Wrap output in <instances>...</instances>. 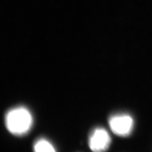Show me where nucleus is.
I'll use <instances>...</instances> for the list:
<instances>
[{
  "label": "nucleus",
  "instance_id": "nucleus-1",
  "mask_svg": "<svg viewBox=\"0 0 152 152\" xmlns=\"http://www.w3.org/2000/svg\"><path fill=\"white\" fill-rule=\"evenodd\" d=\"M5 121L10 132L17 136L26 134L33 122L31 113L24 107H17L10 110L7 114Z\"/></svg>",
  "mask_w": 152,
  "mask_h": 152
},
{
  "label": "nucleus",
  "instance_id": "nucleus-2",
  "mask_svg": "<svg viewBox=\"0 0 152 152\" xmlns=\"http://www.w3.org/2000/svg\"><path fill=\"white\" fill-rule=\"evenodd\" d=\"M109 125L115 134L125 136L130 134L132 129L133 120L128 115H117L110 118Z\"/></svg>",
  "mask_w": 152,
  "mask_h": 152
},
{
  "label": "nucleus",
  "instance_id": "nucleus-3",
  "mask_svg": "<svg viewBox=\"0 0 152 152\" xmlns=\"http://www.w3.org/2000/svg\"><path fill=\"white\" fill-rule=\"evenodd\" d=\"M110 141V137L107 131L102 128H98L95 129L90 136L89 146L94 151H103L108 148Z\"/></svg>",
  "mask_w": 152,
  "mask_h": 152
},
{
  "label": "nucleus",
  "instance_id": "nucleus-4",
  "mask_svg": "<svg viewBox=\"0 0 152 152\" xmlns=\"http://www.w3.org/2000/svg\"><path fill=\"white\" fill-rule=\"evenodd\" d=\"M34 150L37 152H53L55 151L53 145L45 139H40L36 141L34 146Z\"/></svg>",
  "mask_w": 152,
  "mask_h": 152
}]
</instances>
